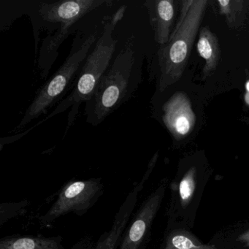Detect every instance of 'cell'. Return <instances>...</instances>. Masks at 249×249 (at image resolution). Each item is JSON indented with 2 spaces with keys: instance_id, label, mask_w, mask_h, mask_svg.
Here are the masks:
<instances>
[{
  "instance_id": "1",
  "label": "cell",
  "mask_w": 249,
  "mask_h": 249,
  "mask_svg": "<svg viewBox=\"0 0 249 249\" xmlns=\"http://www.w3.org/2000/svg\"><path fill=\"white\" fill-rule=\"evenodd\" d=\"M141 65L132 42L110 64L91 98L86 103L87 123L97 126L128 101L141 81Z\"/></svg>"
},
{
  "instance_id": "2",
  "label": "cell",
  "mask_w": 249,
  "mask_h": 249,
  "mask_svg": "<svg viewBox=\"0 0 249 249\" xmlns=\"http://www.w3.org/2000/svg\"><path fill=\"white\" fill-rule=\"evenodd\" d=\"M125 6L121 7L113 16L103 21V31L87 56L69 95L67 96L47 119L66 111L71 107L69 125L74 121L81 103H87L92 97L103 75L111 64L118 40L113 32L125 14Z\"/></svg>"
},
{
  "instance_id": "3",
  "label": "cell",
  "mask_w": 249,
  "mask_h": 249,
  "mask_svg": "<svg viewBox=\"0 0 249 249\" xmlns=\"http://www.w3.org/2000/svg\"><path fill=\"white\" fill-rule=\"evenodd\" d=\"M97 41L96 34L84 37L77 35L69 55L58 71L40 87L23 116L17 129H22L33 121L46 114L51 108L59 105L65 94L72 89L74 83Z\"/></svg>"
},
{
  "instance_id": "4",
  "label": "cell",
  "mask_w": 249,
  "mask_h": 249,
  "mask_svg": "<svg viewBox=\"0 0 249 249\" xmlns=\"http://www.w3.org/2000/svg\"><path fill=\"white\" fill-rule=\"evenodd\" d=\"M208 4L206 0L194 1L186 18L178 30H173L169 41L157 52L158 88L164 91L183 75L191 51L200 27Z\"/></svg>"
},
{
  "instance_id": "5",
  "label": "cell",
  "mask_w": 249,
  "mask_h": 249,
  "mask_svg": "<svg viewBox=\"0 0 249 249\" xmlns=\"http://www.w3.org/2000/svg\"><path fill=\"white\" fill-rule=\"evenodd\" d=\"M106 0H72L41 2L39 15L44 22L56 26V31L44 39L40 49L38 67L42 78H46L58 56V50L66 40L74 24L91 11L98 8Z\"/></svg>"
},
{
  "instance_id": "6",
  "label": "cell",
  "mask_w": 249,
  "mask_h": 249,
  "mask_svg": "<svg viewBox=\"0 0 249 249\" xmlns=\"http://www.w3.org/2000/svg\"><path fill=\"white\" fill-rule=\"evenodd\" d=\"M104 193V185L100 178L87 180H72L65 183L57 199L49 211L39 218L40 228L51 227L57 218L72 213L85 215Z\"/></svg>"
},
{
  "instance_id": "7",
  "label": "cell",
  "mask_w": 249,
  "mask_h": 249,
  "mask_svg": "<svg viewBox=\"0 0 249 249\" xmlns=\"http://www.w3.org/2000/svg\"><path fill=\"white\" fill-rule=\"evenodd\" d=\"M164 192L165 185L162 183L144 200L124 230L119 249H142L161 205Z\"/></svg>"
},
{
  "instance_id": "8",
  "label": "cell",
  "mask_w": 249,
  "mask_h": 249,
  "mask_svg": "<svg viewBox=\"0 0 249 249\" xmlns=\"http://www.w3.org/2000/svg\"><path fill=\"white\" fill-rule=\"evenodd\" d=\"M156 161H157V157H154V159L151 160V162L149 163L148 170L145 172V175L141 179V181L134 186L133 189L126 196L124 202L121 205L119 211L116 213L111 228L109 231H105L100 236L98 241L95 243L94 249H119L122 235L130 221L132 213L136 206L138 194L141 192L144 184L148 180V177L155 165Z\"/></svg>"
},
{
  "instance_id": "9",
  "label": "cell",
  "mask_w": 249,
  "mask_h": 249,
  "mask_svg": "<svg viewBox=\"0 0 249 249\" xmlns=\"http://www.w3.org/2000/svg\"><path fill=\"white\" fill-rule=\"evenodd\" d=\"M163 122L176 139L189 135L196 123L190 100L185 93L176 92L164 104Z\"/></svg>"
},
{
  "instance_id": "10",
  "label": "cell",
  "mask_w": 249,
  "mask_h": 249,
  "mask_svg": "<svg viewBox=\"0 0 249 249\" xmlns=\"http://www.w3.org/2000/svg\"><path fill=\"white\" fill-rule=\"evenodd\" d=\"M145 5L149 14L155 40L160 46H163L169 41L173 32L174 2L173 0L148 1Z\"/></svg>"
},
{
  "instance_id": "11",
  "label": "cell",
  "mask_w": 249,
  "mask_h": 249,
  "mask_svg": "<svg viewBox=\"0 0 249 249\" xmlns=\"http://www.w3.org/2000/svg\"><path fill=\"white\" fill-rule=\"evenodd\" d=\"M0 249H65L61 236H5L0 240Z\"/></svg>"
},
{
  "instance_id": "12",
  "label": "cell",
  "mask_w": 249,
  "mask_h": 249,
  "mask_svg": "<svg viewBox=\"0 0 249 249\" xmlns=\"http://www.w3.org/2000/svg\"><path fill=\"white\" fill-rule=\"evenodd\" d=\"M198 53L205 60L203 68L204 77H208L215 71L220 59V48L216 36L204 27L200 30L197 42Z\"/></svg>"
},
{
  "instance_id": "13",
  "label": "cell",
  "mask_w": 249,
  "mask_h": 249,
  "mask_svg": "<svg viewBox=\"0 0 249 249\" xmlns=\"http://www.w3.org/2000/svg\"><path fill=\"white\" fill-rule=\"evenodd\" d=\"M161 249H217L215 246L203 245L196 241L189 233L173 230L167 234Z\"/></svg>"
},
{
  "instance_id": "14",
  "label": "cell",
  "mask_w": 249,
  "mask_h": 249,
  "mask_svg": "<svg viewBox=\"0 0 249 249\" xmlns=\"http://www.w3.org/2000/svg\"><path fill=\"white\" fill-rule=\"evenodd\" d=\"M28 200L20 201L17 202H2L0 205V227L11 218L23 215L30 205Z\"/></svg>"
},
{
  "instance_id": "15",
  "label": "cell",
  "mask_w": 249,
  "mask_h": 249,
  "mask_svg": "<svg viewBox=\"0 0 249 249\" xmlns=\"http://www.w3.org/2000/svg\"><path fill=\"white\" fill-rule=\"evenodd\" d=\"M196 169L195 167L189 169L179 184V196L182 205H187L192 199L196 188Z\"/></svg>"
},
{
  "instance_id": "16",
  "label": "cell",
  "mask_w": 249,
  "mask_h": 249,
  "mask_svg": "<svg viewBox=\"0 0 249 249\" xmlns=\"http://www.w3.org/2000/svg\"><path fill=\"white\" fill-rule=\"evenodd\" d=\"M95 244L93 243L91 237L86 236L84 238L80 240L78 243H75L71 249H94Z\"/></svg>"
},
{
  "instance_id": "17",
  "label": "cell",
  "mask_w": 249,
  "mask_h": 249,
  "mask_svg": "<svg viewBox=\"0 0 249 249\" xmlns=\"http://www.w3.org/2000/svg\"><path fill=\"white\" fill-rule=\"evenodd\" d=\"M237 240L241 242L243 244L246 245V246L249 247V230L245 231L243 234H240Z\"/></svg>"
}]
</instances>
